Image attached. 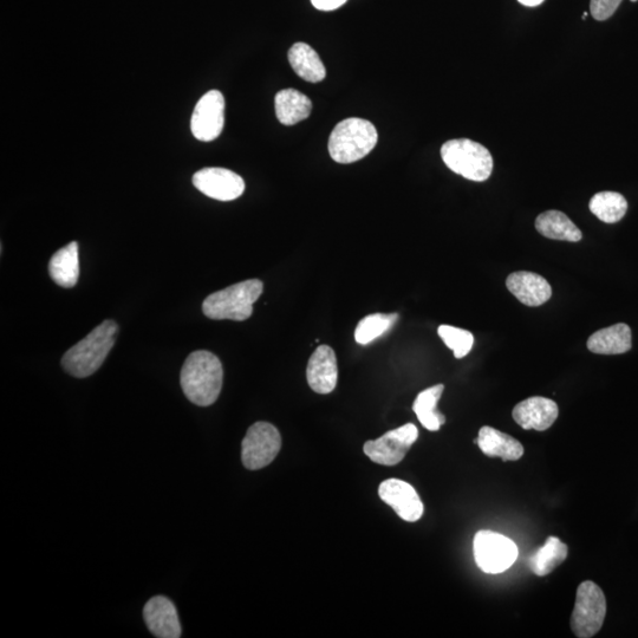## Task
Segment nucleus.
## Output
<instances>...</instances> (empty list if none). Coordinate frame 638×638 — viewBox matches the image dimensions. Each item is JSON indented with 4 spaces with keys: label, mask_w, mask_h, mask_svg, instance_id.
I'll use <instances>...</instances> for the list:
<instances>
[{
    "label": "nucleus",
    "mask_w": 638,
    "mask_h": 638,
    "mask_svg": "<svg viewBox=\"0 0 638 638\" xmlns=\"http://www.w3.org/2000/svg\"><path fill=\"white\" fill-rule=\"evenodd\" d=\"M223 382V364L210 351H194L181 369L182 392L199 407L212 406L218 400Z\"/></svg>",
    "instance_id": "obj_1"
},
{
    "label": "nucleus",
    "mask_w": 638,
    "mask_h": 638,
    "mask_svg": "<svg viewBox=\"0 0 638 638\" xmlns=\"http://www.w3.org/2000/svg\"><path fill=\"white\" fill-rule=\"evenodd\" d=\"M119 325L107 319L90 334L71 347L62 358V367L77 379H86L102 367L112 351Z\"/></svg>",
    "instance_id": "obj_2"
},
{
    "label": "nucleus",
    "mask_w": 638,
    "mask_h": 638,
    "mask_svg": "<svg viewBox=\"0 0 638 638\" xmlns=\"http://www.w3.org/2000/svg\"><path fill=\"white\" fill-rule=\"evenodd\" d=\"M264 284L259 279H249L214 292L203 303L204 315L214 321L244 322L253 314V304L263 295Z\"/></svg>",
    "instance_id": "obj_3"
},
{
    "label": "nucleus",
    "mask_w": 638,
    "mask_h": 638,
    "mask_svg": "<svg viewBox=\"0 0 638 638\" xmlns=\"http://www.w3.org/2000/svg\"><path fill=\"white\" fill-rule=\"evenodd\" d=\"M379 140V134L373 123L351 117L332 130L329 140V153L338 164H353L366 158Z\"/></svg>",
    "instance_id": "obj_4"
},
{
    "label": "nucleus",
    "mask_w": 638,
    "mask_h": 638,
    "mask_svg": "<svg viewBox=\"0 0 638 638\" xmlns=\"http://www.w3.org/2000/svg\"><path fill=\"white\" fill-rule=\"evenodd\" d=\"M441 156L446 166L462 178L483 182L491 177L493 158L486 147L468 140H451L441 147Z\"/></svg>",
    "instance_id": "obj_5"
},
{
    "label": "nucleus",
    "mask_w": 638,
    "mask_h": 638,
    "mask_svg": "<svg viewBox=\"0 0 638 638\" xmlns=\"http://www.w3.org/2000/svg\"><path fill=\"white\" fill-rule=\"evenodd\" d=\"M607 615L604 592L591 581L583 582L577 589L571 629L576 637H594L603 627Z\"/></svg>",
    "instance_id": "obj_6"
},
{
    "label": "nucleus",
    "mask_w": 638,
    "mask_h": 638,
    "mask_svg": "<svg viewBox=\"0 0 638 638\" xmlns=\"http://www.w3.org/2000/svg\"><path fill=\"white\" fill-rule=\"evenodd\" d=\"M475 563L485 574L497 575L516 563L518 546L512 539L493 531H479L474 537Z\"/></svg>",
    "instance_id": "obj_7"
},
{
    "label": "nucleus",
    "mask_w": 638,
    "mask_h": 638,
    "mask_svg": "<svg viewBox=\"0 0 638 638\" xmlns=\"http://www.w3.org/2000/svg\"><path fill=\"white\" fill-rule=\"evenodd\" d=\"M282 448V436L269 422H256L247 431L242 444V460L247 470L269 466Z\"/></svg>",
    "instance_id": "obj_8"
},
{
    "label": "nucleus",
    "mask_w": 638,
    "mask_h": 638,
    "mask_svg": "<svg viewBox=\"0 0 638 638\" xmlns=\"http://www.w3.org/2000/svg\"><path fill=\"white\" fill-rule=\"evenodd\" d=\"M419 438V431L413 423L393 429L381 438L367 441L363 451L375 464L395 466L406 458L410 448Z\"/></svg>",
    "instance_id": "obj_9"
},
{
    "label": "nucleus",
    "mask_w": 638,
    "mask_h": 638,
    "mask_svg": "<svg viewBox=\"0 0 638 638\" xmlns=\"http://www.w3.org/2000/svg\"><path fill=\"white\" fill-rule=\"evenodd\" d=\"M225 126V99L219 90H210L194 108L191 130L195 139L211 142L219 138Z\"/></svg>",
    "instance_id": "obj_10"
},
{
    "label": "nucleus",
    "mask_w": 638,
    "mask_h": 638,
    "mask_svg": "<svg viewBox=\"0 0 638 638\" xmlns=\"http://www.w3.org/2000/svg\"><path fill=\"white\" fill-rule=\"evenodd\" d=\"M193 185L206 197L219 201H232L242 197L245 181L226 168H204L193 175Z\"/></svg>",
    "instance_id": "obj_11"
},
{
    "label": "nucleus",
    "mask_w": 638,
    "mask_h": 638,
    "mask_svg": "<svg viewBox=\"0 0 638 638\" xmlns=\"http://www.w3.org/2000/svg\"><path fill=\"white\" fill-rule=\"evenodd\" d=\"M379 496L405 522H418L425 512V506L418 492L406 481L399 479L383 481L379 487Z\"/></svg>",
    "instance_id": "obj_12"
},
{
    "label": "nucleus",
    "mask_w": 638,
    "mask_h": 638,
    "mask_svg": "<svg viewBox=\"0 0 638 638\" xmlns=\"http://www.w3.org/2000/svg\"><path fill=\"white\" fill-rule=\"evenodd\" d=\"M559 415L555 401L543 396H533L514 407V421L526 431L535 429L538 432L548 431Z\"/></svg>",
    "instance_id": "obj_13"
},
{
    "label": "nucleus",
    "mask_w": 638,
    "mask_h": 638,
    "mask_svg": "<svg viewBox=\"0 0 638 638\" xmlns=\"http://www.w3.org/2000/svg\"><path fill=\"white\" fill-rule=\"evenodd\" d=\"M143 618L151 633L158 638H179L182 634L178 611L164 596H155L143 608Z\"/></svg>",
    "instance_id": "obj_14"
},
{
    "label": "nucleus",
    "mask_w": 638,
    "mask_h": 638,
    "mask_svg": "<svg viewBox=\"0 0 638 638\" xmlns=\"http://www.w3.org/2000/svg\"><path fill=\"white\" fill-rule=\"evenodd\" d=\"M307 380L310 388L317 394L334 392L338 382L337 357L329 345H319L310 357Z\"/></svg>",
    "instance_id": "obj_15"
},
{
    "label": "nucleus",
    "mask_w": 638,
    "mask_h": 638,
    "mask_svg": "<svg viewBox=\"0 0 638 638\" xmlns=\"http://www.w3.org/2000/svg\"><path fill=\"white\" fill-rule=\"evenodd\" d=\"M507 289L527 307H540L552 296L551 285L538 273L518 271L506 279Z\"/></svg>",
    "instance_id": "obj_16"
},
{
    "label": "nucleus",
    "mask_w": 638,
    "mask_h": 638,
    "mask_svg": "<svg viewBox=\"0 0 638 638\" xmlns=\"http://www.w3.org/2000/svg\"><path fill=\"white\" fill-rule=\"evenodd\" d=\"M588 349L598 355L626 354L633 347V336L629 325L618 323L613 327L604 328L591 335Z\"/></svg>",
    "instance_id": "obj_17"
},
{
    "label": "nucleus",
    "mask_w": 638,
    "mask_h": 638,
    "mask_svg": "<svg viewBox=\"0 0 638 638\" xmlns=\"http://www.w3.org/2000/svg\"><path fill=\"white\" fill-rule=\"evenodd\" d=\"M478 446L487 457L503 461H517L524 454V447L518 440L488 426L480 429Z\"/></svg>",
    "instance_id": "obj_18"
},
{
    "label": "nucleus",
    "mask_w": 638,
    "mask_h": 638,
    "mask_svg": "<svg viewBox=\"0 0 638 638\" xmlns=\"http://www.w3.org/2000/svg\"><path fill=\"white\" fill-rule=\"evenodd\" d=\"M49 273L52 281L64 289H71L80 277V262H78V244L70 243L58 250L50 259Z\"/></svg>",
    "instance_id": "obj_19"
},
{
    "label": "nucleus",
    "mask_w": 638,
    "mask_h": 638,
    "mask_svg": "<svg viewBox=\"0 0 638 638\" xmlns=\"http://www.w3.org/2000/svg\"><path fill=\"white\" fill-rule=\"evenodd\" d=\"M275 107L278 121L284 126H294L308 119L312 103L308 96L298 90L284 89L276 95Z\"/></svg>",
    "instance_id": "obj_20"
},
{
    "label": "nucleus",
    "mask_w": 638,
    "mask_h": 638,
    "mask_svg": "<svg viewBox=\"0 0 638 638\" xmlns=\"http://www.w3.org/2000/svg\"><path fill=\"white\" fill-rule=\"evenodd\" d=\"M536 229L543 237L562 242L578 243L583 238L582 231L565 213L559 211L540 214L536 219Z\"/></svg>",
    "instance_id": "obj_21"
},
{
    "label": "nucleus",
    "mask_w": 638,
    "mask_h": 638,
    "mask_svg": "<svg viewBox=\"0 0 638 638\" xmlns=\"http://www.w3.org/2000/svg\"><path fill=\"white\" fill-rule=\"evenodd\" d=\"M289 62L304 81L318 83L327 76L321 57L308 44L296 43L289 51Z\"/></svg>",
    "instance_id": "obj_22"
},
{
    "label": "nucleus",
    "mask_w": 638,
    "mask_h": 638,
    "mask_svg": "<svg viewBox=\"0 0 638 638\" xmlns=\"http://www.w3.org/2000/svg\"><path fill=\"white\" fill-rule=\"evenodd\" d=\"M444 384L423 390L413 405V410L423 427L431 432H438L441 426L445 425V415L438 410V402L444 393Z\"/></svg>",
    "instance_id": "obj_23"
},
{
    "label": "nucleus",
    "mask_w": 638,
    "mask_h": 638,
    "mask_svg": "<svg viewBox=\"0 0 638 638\" xmlns=\"http://www.w3.org/2000/svg\"><path fill=\"white\" fill-rule=\"evenodd\" d=\"M568 553V545L564 544L561 539L549 537L542 548H539L530 557V568L533 574L538 577L548 576L557 566L566 561Z\"/></svg>",
    "instance_id": "obj_24"
},
{
    "label": "nucleus",
    "mask_w": 638,
    "mask_h": 638,
    "mask_svg": "<svg viewBox=\"0 0 638 638\" xmlns=\"http://www.w3.org/2000/svg\"><path fill=\"white\" fill-rule=\"evenodd\" d=\"M589 208L603 223L616 224L626 216L628 203L620 193L601 192L591 198Z\"/></svg>",
    "instance_id": "obj_25"
},
{
    "label": "nucleus",
    "mask_w": 638,
    "mask_h": 638,
    "mask_svg": "<svg viewBox=\"0 0 638 638\" xmlns=\"http://www.w3.org/2000/svg\"><path fill=\"white\" fill-rule=\"evenodd\" d=\"M399 321L397 314H374L361 319L355 330L358 344L367 345L386 334Z\"/></svg>",
    "instance_id": "obj_26"
},
{
    "label": "nucleus",
    "mask_w": 638,
    "mask_h": 638,
    "mask_svg": "<svg viewBox=\"0 0 638 638\" xmlns=\"http://www.w3.org/2000/svg\"><path fill=\"white\" fill-rule=\"evenodd\" d=\"M438 334L458 360L471 353L474 344L472 332L452 327V325H440Z\"/></svg>",
    "instance_id": "obj_27"
},
{
    "label": "nucleus",
    "mask_w": 638,
    "mask_h": 638,
    "mask_svg": "<svg viewBox=\"0 0 638 638\" xmlns=\"http://www.w3.org/2000/svg\"><path fill=\"white\" fill-rule=\"evenodd\" d=\"M622 2L623 0H591V15L596 21H607V19L614 15ZM630 2L635 3L637 0H630Z\"/></svg>",
    "instance_id": "obj_28"
},
{
    "label": "nucleus",
    "mask_w": 638,
    "mask_h": 638,
    "mask_svg": "<svg viewBox=\"0 0 638 638\" xmlns=\"http://www.w3.org/2000/svg\"><path fill=\"white\" fill-rule=\"evenodd\" d=\"M347 2L348 0H311L312 5L321 11L336 10L341 8V6Z\"/></svg>",
    "instance_id": "obj_29"
},
{
    "label": "nucleus",
    "mask_w": 638,
    "mask_h": 638,
    "mask_svg": "<svg viewBox=\"0 0 638 638\" xmlns=\"http://www.w3.org/2000/svg\"><path fill=\"white\" fill-rule=\"evenodd\" d=\"M518 2L524 6H530V8H535L544 2V0H518Z\"/></svg>",
    "instance_id": "obj_30"
}]
</instances>
